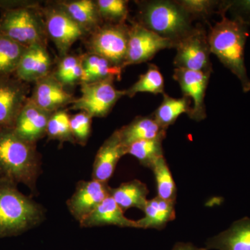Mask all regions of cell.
I'll list each match as a JSON object with an SVG mask.
<instances>
[{"mask_svg": "<svg viewBox=\"0 0 250 250\" xmlns=\"http://www.w3.org/2000/svg\"><path fill=\"white\" fill-rule=\"evenodd\" d=\"M221 20L210 27L208 34L210 52L239 80L244 93L250 91V79L245 63V49L250 29L238 20L227 17L219 10Z\"/></svg>", "mask_w": 250, "mask_h": 250, "instance_id": "1", "label": "cell"}, {"mask_svg": "<svg viewBox=\"0 0 250 250\" xmlns=\"http://www.w3.org/2000/svg\"><path fill=\"white\" fill-rule=\"evenodd\" d=\"M41 172L36 144L21 139L13 129L0 128V179L24 184L36 195Z\"/></svg>", "mask_w": 250, "mask_h": 250, "instance_id": "2", "label": "cell"}, {"mask_svg": "<svg viewBox=\"0 0 250 250\" xmlns=\"http://www.w3.org/2000/svg\"><path fill=\"white\" fill-rule=\"evenodd\" d=\"M17 187L0 179V239L19 236L45 219L43 207L20 192Z\"/></svg>", "mask_w": 250, "mask_h": 250, "instance_id": "3", "label": "cell"}, {"mask_svg": "<svg viewBox=\"0 0 250 250\" xmlns=\"http://www.w3.org/2000/svg\"><path fill=\"white\" fill-rule=\"evenodd\" d=\"M137 22L143 27L173 42L179 41L193 30V19L177 1L151 0L137 1Z\"/></svg>", "mask_w": 250, "mask_h": 250, "instance_id": "4", "label": "cell"}, {"mask_svg": "<svg viewBox=\"0 0 250 250\" xmlns=\"http://www.w3.org/2000/svg\"><path fill=\"white\" fill-rule=\"evenodd\" d=\"M0 34L28 47L47 43V34L42 9L32 4L0 1Z\"/></svg>", "mask_w": 250, "mask_h": 250, "instance_id": "5", "label": "cell"}, {"mask_svg": "<svg viewBox=\"0 0 250 250\" xmlns=\"http://www.w3.org/2000/svg\"><path fill=\"white\" fill-rule=\"evenodd\" d=\"M129 25L106 23L90 34L87 42L89 54L106 59L123 68L129 41Z\"/></svg>", "mask_w": 250, "mask_h": 250, "instance_id": "6", "label": "cell"}, {"mask_svg": "<svg viewBox=\"0 0 250 250\" xmlns=\"http://www.w3.org/2000/svg\"><path fill=\"white\" fill-rule=\"evenodd\" d=\"M173 63L175 68L212 73L210 49L208 34L202 26L193 30L176 44Z\"/></svg>", "mask_w": 250, "mask_h": 250, "instance_id": "7", "label": "cell"}, {"mask_svg": "<svg viewBox=\"0 0 250 250\" xmlns=\"http://www.w3.org/2000/svg\"><path fill=\"white\" fill-rule=\"evenodd\" d=\"M113 80H105L82 83L81 96L76 98L71 108L84 111L93 118L108 116L120 99L125 96V90H118Z\"/></svg>", "mask_w": 250, "mask_h": 250, "instance_id": "8", "label": "cell"}, {"mask_svg": "<svg viewBox=\"0 0 250 250\" xmlns=\"http://www.w3.org/2000/svg\"><path fill=\"white\" fill-rule=\"evenodd\" d=\"M47 36L59 55L65 57L75 42L86 35L85 31L57 3L42 9Z\"/></svg>", "mask_w": 250, "mask_h": 250, "instance_id": "9", "label": "cell"}, {"mask_svg": "<svg viewBox=\"0 0 250 250\" xmlns=\"http://www.w3.org/2000/svg\"><path fill=\"white\" fill-rule=\"evenodd\" d=\"M127 52L123 68L150 61L163 49L174 48L173 42L149 30L137 21H130Z\"/></svg>", "mask_w": 250, "mask_h": 250, "instance_id": "10", "label": "cell"}, {"mask_svg": "<svg viewBox=\"0 0 250 250\" xmlns=\"http://www.w3.org/2000/svg\"><path fill=\"white\" fill-rule=\"evenodd\" d=\"M29 85L14 75L0 77V128L14 129L27 103Z\"/></svg>", "mask_w": 250, "mask_h": 250, "instance_id": "11", "label": "cell"}, {"mask_svg": "<svg viewBox=\"0 0 250 250\" xmlns=\"http://www.w3.org/2000/svg\"><path fill=\"white\" fill-rule=\"evenodd\" d=\"M111 188L107 183L92 179L80 181L72 197L67 201L69 211L79 223H82L108 196Z\"/></svg>", "mask_w": 250, "mask_h": 250, "instance_id": "12", "label": "cell"}, {"mask_svg": "<svg viewBox=\"0 0 250 250\" xmlns=\"http://www.w3.org/2000/svg\"><path fill=\"white\" fill-rule=\"evenodd\" d=\"M211 74L175 68L172 77L179 83L184 97L192 103L188 116L195 121H202L207 118L205 95Z\"/></svg>", "mask_w": 250, "mask_h": 250, "instance_id": "13", "label": "cell"}, {"mask_svg": "<svg viewBox=\"0 0 250 250\" xmlns=\"http://www.w3.org/2000/svg\"><path fill=\"white\" fill-rule=\"evenodd\" d=\"M29 98L39 107L52 113L72 104L76 100L53 74L36 81Z\"/></svg>", "mask_w": 250, "mask_h": 250, "instance_id": "14", "label": "cell"}, {"mask_svg": "<svg viewBox=\"0 0 250 250\" xmlns=\"http://www.w3.org/2000/svg\"><path fill=\"white\" fill-rule=\"evenodd\" d=\"M52 113L39 107L29 98L13 130L21 139L36 144L38 141L46 136L47 124Z\"/></svg>", "mask_w": 250, "mask_h": 250, "instance_id": "15", "label": "cell"}, {"mask_svg": "<svg viewBox=\"0 0 250 250\" xmlns=\"http://www.w3.org/2000/svg\"><path fill=\"white\" fill-rule=\"evenodd\" d=\"M52 66V58L46 45H31L24 51L14 75L27 83L36 82L51 74Z\"/></svg>", "mask_w": 250, "mask_h": 250, "instance_id": "16", "label": "cell"}, {"mask_svg": "<svg viewBox=\"0 0 250 250\" xmlns=\"http://www.w3.org/2000/svg\"><path fill=\"white\" fill-rule=\"evenodd\" d=\"M125 155L118 130L104 142L95 156L92 179L107 183L116 170L120 159Z\"/></svg>", "mask_w": 250, "mask_h": 250, "instance_id": "17", "label": "cell"}, {"mask_svg": "<svg viewBox=\"0 0 250 250\" xmlns=\"http://www.w3.org/2000/svg\"><path fill=\"white\" fill-rule=\"evenodd\" d=\"M207 250H250V218L236 220L224 231L208 238Z\"/></svg>", "mask_w": 250, "mask_h": 250, "instance_id": "18", "label": "cell"}, {"mask_svg": "<svg viewBox=\"0 0 250 250\" xmlns=\"http://www.w3.org/2000/svg\"><path fill=\"white\" fill-rule=\"evenodd\" d=\"M106 225L139 229L136 220H130L125 216L124 211L113 200L111 195L106 197L88 218L80 223L82 228H94Z\"/></svg>", "mask_w": 250, "mask_h": 250, "instance_id": "19", "label": "cell"}, {"mask_svg": "<svg viewBox=\"0 0 250 250\" xmlns=\"http://www.w3.org/2000/svg\"><path fill=\"white\" fill-rule=\"evenodd\" d=\"M122 146L126 148L132 143L144 140H152L164 138L167 130L158 124L154 117L138 116L129 124L118 129Z\"/></svg>", "mask_w": 250, "mask_h": 250, "instance_id": "20", "label": "cell"}, {"mask_svg": "<svg viewBox=\"0 0 250 250\" xmlns=\"http://www.w3.org/2000/svg\"><path fill=\"white\" fill-rule=\"evenodd\" d=\"M57 4L66 11L86 34H91L103 25V19L96 2L93 0L60 1Z\"/></svg>", "mask_w": 250, "mask_h": 250, "instance_id": "21", "label": "cell"}, {"mask_svg": "<svg viewBox=\"0 0 250 250\" xmlns=\"http://www.w3.org/2000/svg\"><path fill=\"white\" fill-rule=\"evenodd\" d=\"M174 202L166 201L156 196L147 200L143 212L145 216L136 220L139 229H156L165 228L169 222L175 218Z\"/></svg>", "mask_w": 250, "mask_h": 250, "instance_id": "22", "label": "cell"}, {"mask_svg": "<svg viewBox=\"0 0 250 250\" xmlns=\"http://www.w3.org/2000/svg\"><path fill=\"white\" fill-rule=\"evenodd\" d=\"M149 193L147 185L138 179L125 182L112 188L111 195L123 211L131 208L144 210Z\"/></svg>", "mask_w": 250, "mask_h": 250, "instance_id": "23", "label": "cell"}, {"mask_svg": "<svg viewBox=\"0 0 250 250\" xmlns=\"http://www.w3.org/2000/svg\"><path fill=\"white\" fill-rule=\"evenodd\" d=\"M83 75L82 83H90L105 80H121L123 69L95 54L83 56Z\"/></svg>", "mask_w": 250, "mask_h": 250, "instance_id": "24", "label": "cell"}, {"mask_svg": "<svg viewBox=\"0 0 250 250\" xmlns=\"http://www.w3.org/2000/svg\"><path fill=\"white\" fill-rule=\"evenodd\" d=\"M162 103L152 113L158 124L166 130L175 123L181 115H188L191 110V101L186 97L174 98L164 93Z\"/></svg>", "mask_w": 250, "mask_h": 250, "instance_id": "25", "label": "cell"}, {"mask_svg": "<svg viewBox=\"0 0 250 250\" xmlns=\"http://www.w3.org/2000/svg\"><path fill=\"white\" fill-rule=\"evenodd\" d=\"M164 78L159 67L149 64L146 72L140 75L139 80L128 89L125 90V96L134 98L138 93H148L158 95L165 93Z\"/></svg>", "mask_w": 250, "mask_h": 250, "instance_id": "26", "label": "cell"}, {"mask_svg": "<svg viewBox=\"0 0 250 250\" xmlns=\"http://www.w3.org/2000/svg\"><path fill=\"white\" fill-rule=\"evenodd\" d=\"M26 48L0 34V77L14 75Z\"/></svg>", "mask_w": 250, "mask_h": 250, "instance_id": "27", "label": "cell"}, {"mask_svg": "<svg viewBox=\"0 0 250 250\" xmlns=\"http://www.w3.org/2000/svg\"><path fill=\"white\" fill-rule=\"evenodd\" d=\"M164 139L159 138L132 143L125 149V154L134 156L141 165L151 169L156 161L164 156L162 144Z\"/></svg>", "mask_w": 250, "mask_h": 250, "instance_id": "28", "label": "cell"}, {"mask_svg": "<svg viewBox=\"0 0 250 250\" xmlns=\"http://www.w3.org/2000/svg\"><path fill=\"white\" fill-rule=\"evenodd\" d=\"M82 61L83 56L67 54L62 57L54 76L64 86L81 83L83 75Z\"/></svg>", "mask_w": 250, "mask_h": 250, "instance_id": "29", "label": "cell"}, {"mask_svg": "<svg viewBox=\"0 0 250 250\" xmlns=\"http://www.w3.org/2000/svg\"><path fill=\"white\" fill-rule=\"evenodd\" d=\"M151 169L154 172L156 179L157 197L166 201L175 203L177 188L164 156L156 161Z\"/></svg>", "mask_w": 250, "mask_h": 250, "instance_id": "30", "label": "cell"}, {"mask_svg": "<svg viewBox=\"0 0 250 250\" xmlns=\"http://www.w3.org/2000/svg\"><path fill=\"white\" fill-rule=\"evenodd\" d=\"M46 136L48 141L55 140L60 144L65 142L75 143L70 127V116L65 110H59L51 115Z\"/></svg>", "mask_w": 250, "mask_h": 250, "instance_id": "31", "label": "cell"}, {"mask_svg": "<svg viewBox=\"0 0 250 250\" xmlns=\"http://www.w3.org/2000/svg\"><path fill=\"white\" fill-rule=\"evenodd\" d=\"M103 21L112 24L125 23L129 15L126 0H97L95 1Z\"/></svg>", "mask_w": 250, "mask_h": 250, "instance_id": "32", "label": "cell"}, {"mask_svg": "<svg viewBox=\"0 0 250 250\" xmlns=\"http://www.w3.org/2000/svg\"><path fill=\"white\" fill-rule=\"evenodd\" d=\"M192 19H207L212 14H218L220 1L216 0H179L177 1Z\"/></svg>", "mask_w": 250, "mask_h": 250, "instance_id": "33", "label": "cell"}, {"mask_svg": "<svg viewBox=\"0 0 250 250\" xmlns=\"http://www.w3.org/2000/svg\"><path fill=\"white\" fill-rule=\"evenodd\" d=\"M92 119L93 117L84 111L70 116V127L75 143L82 146L86 145L91 133Z\"/></svg>", "mask_w": 250, "mask_h": 250, "instance_id": "34", "label": "cell"}, {"mask_svg": "<svg viewBox=\"0 0 250 250\" xmlns=\"http://www.w3.org/2000/svg\"><path fill=\"white\" fill-rule=\"evenodd\" d=\"M220 9L231 14V18L241 21L250 27V0L220 1Z\"/></svg>", "mask_w": 250, "mask_h": 250, "instance_id": "35", "label": "cell"}, {"mask_svg": "<svg viewBox=\"0 0 250 250\" xmlns=\"http://www.w3.org/2000/svg\"><path fill=\"white\" fill-rule=\"evenodd\" d=\"M171 250H207L206 248H198L190 243H177Z\"/></svg>", "mask_w": 250, "mask_h": 250, "instance_id": "36", "label": "cell"}]
</instances>
